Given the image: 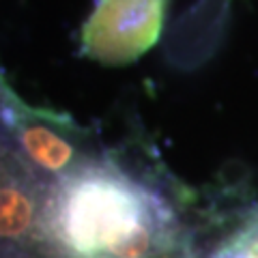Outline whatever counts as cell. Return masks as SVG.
I'll return each instance as SVG.
<instances>
[{
  "label": "cell",
  "instance_id": "obj_1",
  "mask_svg": "<svg viewBox=\"0 0 258 258\" xmlns=\"http://www.w3.org/2000/svg\"><path fill=\"white\" fill-rule=\"evenodd\" d=\"M198 247L183 191L127 147L103 149L47 191L43 258H172Z\"/></svg>",
  "mask_w": 258,
  "mask_h": 258
},
{
  "label": "cell",
  "instance_id": "obj_2",
  "mask_svg": "<svg viewBox=\"0 0 258 258\" xmlns=\"http://www.w3.org/2000/svg\"><path fill=\"white\" fill-rule=\"evenodd\" d=\"M0 138L47 187L78 172L106 149L76 118L30 106L15 91L0 106Z\"/></svg>",
  "mask_w": 258,
  "mask_h": 258
},
{
  "label": "cell",
  "instance_id": "obj_3",
  "mask_svg": "<svg viewBox=\"0 0 258 258\" xmlns=\"http://www.w3.org/2000/svg\"><path fill=\"white\" fill-rule=\"evenodd\" d=\"M168 0H95L80 30V54L120 67L138 60L159 41Z\"/></svg>",
  "mask_w": 258,
  "mask_h": 258
},
{
  "label": "cell",
  "instance_id": "obj_4",
  "mask_svg": "<svg viewBox=\"0 0 258 258\" xmlns=\"http://www.w3.org/2000/svg\"><path fill=\"white\" fill-rule=\"evenodd\" d=\"M200 258H258V205L241 213L211 243H203Z\"/></svg>",
  "mask_w": 258,
  "mask_h": 258
}]
</instances>
